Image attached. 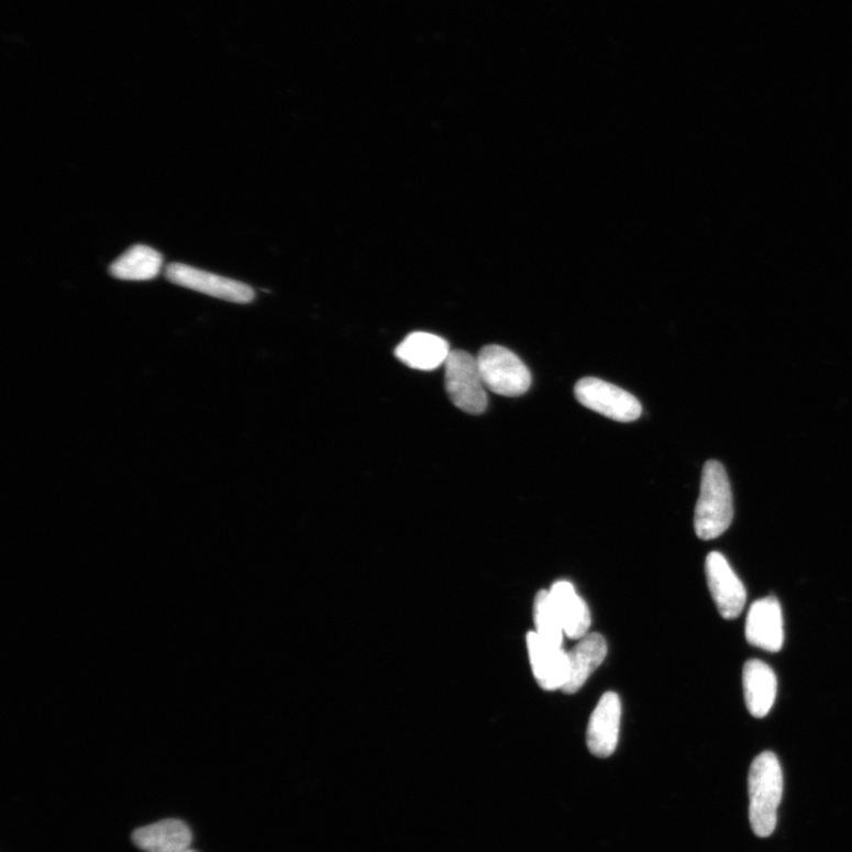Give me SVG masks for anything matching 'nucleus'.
I'll return each mask as SVG.
<instances>
[{
  "mask_svg": "<svg viewBox=\"0 0 852 852\" xmlns=\"http://www.w3.org/2000/svg\"><path fill=\"white\" fill-rule=\"evenodd\" d=\"M784 778L779 759L772 752L759 754L750 770V820L757 838H768L777 827Z\"/></svg>",
  "mask_w": 852,
  "mask_h": 852,
  "instance_id": "nucleus-1",
  "label": "nucleus"
},
{
  "mask_svg": "<svg viewBox=\"0 0 852 852\" xmlns=\"http://www.w3.org/2000/svg\"><path fill=\"white\" fill-rule=\"evenodd\" d=\"M733 495L727 473L718 461L705 464L700 498L695 508L696 535L712 540L722 535L733 521Z\"/></svg>",
  "mask_w": 852,
  "mask_h": 852,
  "instance_id": "nucleus-2",
  "label": "nucleus"
},
{
  "mask_svg": "<svg viewBox=\"0 0 852 852\" xmlns=\"http://www.w3.org/2000/svg\"><path fill=\"white\" fill-rule=\"evenodd\" d=\"M476 359L486 389L505 397H519L530 390L531 372L514 352L489 345L479 351Z\"/></svg>",
  "mask_w": 852,
  "mask_h": 852,
  "instance_id": "nucleus-3",
  "label": "nucleus"
},
{
  "mask_svg": "<svg viewBox=\"0 0 852 852\" xmlns=\"http://www.w3.org/2000/svg\"><path fill=\"white\" fill-rule=\"evenodd\" d=\"M445 366V389L453 405L471 414L487 410L486 386L479 374L477 359L466 351H452Z\"/></svg>",
  "mask_w": 852,
  "mask_h": 852,
  "instance_id": "nucleus-4",
  "label": "nucleus"
},
{
  "mask_svg": "<svg viewBox=\"0 0 852 852\" xmlns=\"http://www.w3.org/2000/svg\"><path fill=\"white\" fill-rule=\"evenodd\" d=\"M577 400L587 409L616 422L630 423L642 414L640 400L613 384L598 378H583L576 384Z\"/></svg>",
  "mask_w": 852,
  "mask_h": 852,
  "instance_id": "nucleus-5",
  "label": "nucleus"
},
{
  "mask_svg": "<svg viewBox=\"0 0 852 852\" xmlns=\"http://www.w3.org/2000/svg\"><path fill=\"white\" fill-rule=\"evenodd\" d=\"M164 274L170 284L206 294V296L215 299L234 303H250L255 299V291L251 286L184 265V263H169Z\"/></svg>",
  "mask_w": 852,
  "mask_h": 852,
  "instance_id": "nucleus-6",
  "label": "nucleus"
},
{
  "mask_svg": "<svg viewBox=\"0 0 852 852\" xmlns=\"http://www.w3.org/2000/svg\"><path fill=\"white\" fill-rule=\"evenodd\" d=\"M709 591L724 619H735L746 606L748 593L732 566L719 552H711L706 560Z\"/></svg>",
  "mask_w": 852,
  "mask_h": 852,
  "instance_id": "nucleus-7",
  "label": "nucleus"
},
{
  "mask_svg": "<svg viewBox=\"0 0 852 852\" xmlns=\"http://www.w3.org/2000/svg\"><path fill=\"white\" fill-rule=\"evenodd\" d=\"M622 704L619 696L609 691L601 696L587 727V746L599 757L613 754L621 728Z\"/></svg>",
  "mask_w": 852,
  "mask_h": 852,
  "instance_id": "nucleus-8",
  "label": "nucleus"
},
{
  "mask_svg": "<svg viewBox=\"0 0 852 852\" xmlns=\"http://www.w3.org/2000/svg\"><path fill=\"white\" fill-rule=\"evenodd\" d=\"M748 641L770 653L781 652L784 644V621L777 598L754 601L746 619Z\"/></svg>",
  "mask_w": 852,
  "mask_h": 852,
  "instance_id": "nucleus-9",
  "label": "nucleus"
},
{
  "mask_svg": "<svg viewBox=\"0 0 852 852\" xmlns=\"http://www.w3.org/2000/svg\"><path fill=\"white\" fill-rule=\"evenodd\" d=\"M527 648L538 685L550 691L563 689L568 675V656L563 646L553 645L532 631L527 633Z\"/></svg>",
  "mask_w": 852,
  "mask_h": 852,
  "instance_id": "nucleus-10",
  "label": "nucleus"
},
{
  "mask_svg": "<svg viewBox=\"0 0 852 852\" xmlns=\"http://www.w3.org/2000/svg\"><path fill=\"white\" fill-rule=\"evenodd\" d=\"M743 695L749 711L763 719L771 711L777 697V676L768 664L759 660L746 662L742 672Z\"/></svg>",
  "mask_w": 852,
  "mask_h": 852,
  "instance_id": "nucleus-11",
  "label": "nucleus"
},
{
  "mask_svg": "<svg viewBox=\"0 0 852 852\" xmlns=\"http://www.w3.org/2000/svg\"><path fill=\"white\" fill-rule=\"evenodd\" d=\"M451 352L445 339L414 332L401 341L395 353L402 364L413 369L433 370L445 364Z\"/></svg>",
  "mask_w": 852,
  "mask_h": 852,
  "instance_id": "nucleus-12",
  "label": "nucleus"
},
{
  "mask_svg": "<svg viewBox=\"0 0 852 852\" xmlns=\"http://www.w3.org/2000/svg\"><path fill=\"white\" fill-rule=\"evenodd\" d=\"M608 654L606 639L599 633H588L567 653L568 675L563 691L577 693L588 677L599 667Z\"/></svg>",
  "mask_w": 852,
  "mask_h": 852,
  "instance_id": "nucleus-13",
  "label": "nucleus"
},
{
  "mask_svg": "<svg viewBox=\"0 0 852 852\" xmlns=\"http://www.w3.org/2000/svg\"><path fill=\"white\" fill-rule=\"evenodd\" d=\"M133 843L145 852H182L190 849L192 833L179 819H164L161 822L136 829Z\"/></svg>",
  "mask_w": 852,
  "mask_h": 852,
  "instance_id": "nucleus-14",
  "label": "nucleus"
},
{
  "mask_svg": "<svg viewBox=\"0 0 852 852\" xmlns=\"http://www.w3.org/2000/svg\"><path fill=\"white\" fill-rule=\"evenodd\" d=\"M549 593L566 637L571 640L586 637L591 627V615L586 602L576 594L575 587L568 582H557Z\"/></svg>",
  "mask_w": 852,
  "mask_h": 852,
  "instance_id": "nucleus-15",
  "label": "nucleus"
},
{
  "mask_svg": "<svg viewBox=\"0 0 852 852\" xmlns=\"http://www.w3.org/2000/svg\"><path fill=\"white\" fill-rule=\"evenodd\" d=\"M163 263L164 257L159 252L136 244L112 263L110 274L123 281H150L161 274Z\"/></svg>",
  "mask_w": 852,
  "mask_h": 852,
  "instance_id": "nucleus-16",
  "label": "nucleus"
},
{
  "mask_svg": "<svg viewBox=\"0 0 852 852\" xmlns=\"http://www.w3.org/2000/svg\"><path fill=\"white\" fill-rule=\"evenodd\" d=\"M533 611L539 637L553 645L562 646L565 632L549 591L536 594Z\"/></svg>",
  "mask_w": 852,
  "mask_h": 852,
  "instance_id": "nucleus-17",
  "label": "nucleus"
},
{
  "mask_svg": "<svg viewBox=\"0 0 852 852\" xmlns=\"http://www.w3.org/2000/svg\"><path fill=\"white\" fill-rule=\"evenodd\" d=\"M182 852H197V851H195V850H192V849H188V850H185V851H182Z\"/></svg>",
  "mask_w": 852,
  "mask_h": 852,
  "instance_id": "nucleus-18",
  "label": "nucleus"
}]
</instances>
